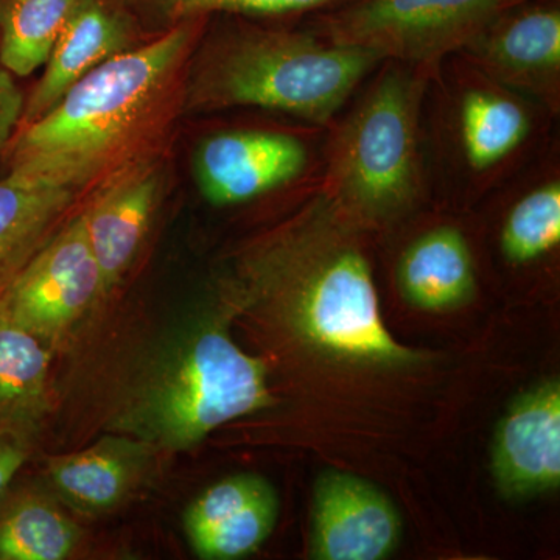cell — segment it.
<instances>
[{
	"label": "cell",
	"mask_w": 560,
	"mask_h": 560,
	"mask_svg": "<svg viewBox=\"0 0 560 560\" xmlns=\"http://www.w3.org/2000/svg\"><path fill=\"white\" fill-rule=\"evenodd\" d=\"M315 206L311 223L249 257L248 279L287 289L302 334L331 355L388 366L418 360L383 324L370 261L329 223L326 195Z\"/></svg>",
	"instance_id": "cell-3"
},
{
	"label": "cell",
	"mask_w": 560,
	"mask_h": 560,
	"mask_svg": "<svg viewBox=\"0 0 560 560\" xmlns=\"http://www.w3.org/2000/svg\"><path fill=\"white\" fill-rule=\"evenodd\" d=\"M267 366L219 324L179 334L139 378L116 418L119 433L158 452L190 451L223 423L271 407Z\"/></svg>",
	"instance_id": "cell-4"
},
{
	"label": "cell",
	"mask_w": 560,
	"mask_h": 560,
	"mask_svg": "<svg viewBox=\"0 0 560 560\" xmlns=\"http://www.w3.org/2000/svg\"><path fill=\"white\" fill-rule=\"evenodd\" d=\"M467 69V75L445 90L441 142L460 180H495L529 145L534 110L525 95L489 79L469 61Z\"/></svg>",
	"instance_id": "cell-8"
},
{
	"label": "cell",
	"mask_w": 560,
	"mask_h": 560,
	"mask_svg": "<svg viewBox=\"0 0 560 560\" xmlns=\"http://www.w3.org/2000/svg\"><path fill=\"white\" fill-rule=\"evenodd\" d=\"M383 66L335 127L324 176L335 208L372 220L407 209L422 191L420 109L440 70Z\"/></svg>",
	"instance_id": "cell-5"
},
{
	"label": "cell",
	"mask_w": 560,
	"mask_h": 560,
	"mask_svg": "<svg viewBox=\"0 0 560 560\" xmlns=\"http://www.w3.org/2000/svg\"><path fill=\"white\" fill-rule=\"evenodd\" d=\"M18 475L0 493V560L69 559L80 545V526L44 482Z\"/></svg>",
	"instance_id": "cell-18"
},
{
	"label": "cell",
	"mask_w": 560,
	"mask_h": 560,
	"mask_svg": "<svg viewBox=\"0 0 560 560\" xmlns=\"http://www.w3.org/2000/svg\"><path fill=\"white\" fill-rule=\"evenodd\" d=\"M160 198L154 172L136 173L110 187L81 213L92 254L109 293L135 264Z\"/></svg>",
	"instance_id": "cell-16"
},
{
	"label": "cell",
	"mask_w": 560,
	"mask_h": 560,
	"mask_svg": "<svg viewBox=\"0 0 560 560\" xmlns=\"http://www.w3.org/2000/svg\"><path fill=\"white\" fill-rule=\"evenodd\" d=\"M131 47L130 20L124 10L109 0H81L54 44L43 75L25 98L20 127L54 108L90 70Z\"/></svg>",
	"instance_id": "cell-15"
},
{
	"label": "cell",
	"mask_w": 560,
	"mask_h": 560,
	"mask_svg": "<svg viewBox=\"0 0 560 560\" xmlns=\"http://www.w3.org/2000/svg\"><path fill=\"white\" fill-rule=\"evenodd\" d=\"M396 506L370 481L327 470L313 497L312 555L320 560H381L400 539Z\"/></svg>",
	"instance_id": "cell-11"
},
{
	"label": "cell",
	"mask_w": 560,
	"mask_h": 560,
	"mask_svg": "<svg viewBox=\"0 0 560 560\" xmlns=\"http://www.w3.org/2000/svg\"><path fill=\"white\" fill-rule=\"evenodd\" d=\"M492 474L508 499H528L560 485V383L525 390L497 427Z\"/></svg>",
	"instance_id": "cell-12"
},
{
	"label": "cell",
	"mask_w": 560,
	"mask_h": 560,
	"mask_svg": "<svg viewBox=\"0 0 560 560\" xmlns=\"http://www.w3.org/2000/svg\"><path fill=\"white\" fill-rule=\"evenodd\" d=\"M32 440L16 434H0V493L31 458Z\"/></svg>",
	"instance_id": "cell-25"
},
{
	"label": "cell",
	"mask_w": 560,
	"mask_h": 560,
	"mask_svg": "<svg viewBox=\"0 0 560 560\" xmlns=\"http://www.w3.org/2000/svg\"><path fill=\"white\" fill-rule=\"evenodd\" d=\"M81 0H0V61L14 77L46 65Z\"/></svg>",
	"instance_id": "cell-21"
},
{
	"label": "cell",
	"mask_w": 560,
	"mask_h": 560,
	"mask_svg": "<svg viewBox=\"0 0 560 560\" xmlns=\"http://www.w3.org/2000/svg\"><path fill=\"white\" fill-rule=\"evenodd\" d=\"M197 21L183 22L90 70L54 108L18 128L5 150L9 172L86 183L178 69Z\"/></svg>",
	"instance_id": "cell-2"
},
{
	"label": "cell",
	"mask_w": 560,
	"mask_h": 560,
	"mask_svg": "<svg viewBox=\"0 0 560 560\" xmlns=\"http://www.w3.org/2000/svg\"><path fill=\"white\" fill-rule=\"evenodd\" d=\"M14 79L16 77L0 61V156L20 128L24 113L25 97Z\"/></svg>",
	"instance_id": "cell-24"
},
{
	"label": "cell",
	"mask_w": 560,
	"mask_h": 560,
	"mask_svg": "<svg viewBox=\"0 0 560 560\" xmlns=\"http://www.w3.org/2000/svg\"><path fill=\"white\" fill-rule=\"evenodd\" d=\"M106 294L83 215L54 232L0 290L11 319L51 349L61 345Z\"/></svg>",
	"instance_id": "cell-7"
},
{
	"label": "cell",
	"mask_w": 560,
	"mask_h": 560,
	"mask_svg": "<svg viewBox=\"0 0 560 560\" xmlns=\"http://www.w3.org/2000/svg\"><path fill=\"white\" fill-rule=\"evenodd\" d=\"M523 0H348L316 14L312 31L382 61L440 69Z\"/></svg>",
	"instance_id": "cell-6"
},
{
	"label": "cell",
	"mask_w": 560,
	"mask_h": 560,
	"mask_svg": "<svg viewBox=\"0 0 560 560\" xmlns=\"http://www.w3.org/2000/svg\"><path fill=\"white\" fill-rule=\"evenodd\" d=\"M121 10H130L147 24L171 31L183 22L201 20L209 14L238 16H285V14L320 13L348 0H117Z\"/></svg>",
	"instance_id": "cell-23"
},
{
	"label": "cell",
	"mask_w": 560,
	"mask_h": 560,
	"mask_svg": "<svg viewBox=\"0 0 560 560\" xmlns=\"http://www.w3.org/2000/svg\"><path fill=\"white\" fill-rule=\"evenodd\" d=\"M383 62L370 50L313 31L241 25L202 47L187 79L184 106L191 113L278 110L324 127Z\"/></svg>",
	"instance_id": "cell-1"
},
{
	"label": "cell",
	"mask_w": 560,
	"mask_h": 560,
	"mask_svg": "<svg viewBox=\"0 0 560 560\" xmlns=\"http://www.w3.org/2000/svg\"><path fill=\"white\" fill-rule=\"evenodd\" d=\"M311 150L300 136L270 130L221 131L202 140L195 176L210 205H243L305 175Z\"/></svg>",
	"instance_id": "cell-10"
},
{
	"label": "cell",
	"mask_w": 560,
	"mask_h": 560,
	"mask_svg": "<svg viewBox=\"0 0 560 560\" xmlns=\"http://www.w3.org/2000/svg\"><path fill=\"white\" fill-rule=\"evenodd\" d=\"M50 349L0 305V434L28 438L50 410Z\"/></svg>",
	"instance_id": "cell-20"
},
{
	"label": "cell",
	"mask_w": 560,
	"mask_h": 560,
	"mask_svg": "<svg viewBox=\"0 0 560 560\" xmlns=\"http://www.w3.org/2000/svg\"><path fill=\"white\" fill-rule=\"evenodd\" d=\"M156 453L138 438L108 434L83 451L47 460L43 482L69 510L108 514L140 488Z\"/></svg>",
	"instance_id": "cell-14"
},
{
	"label": "cell",
	"mask_w": 560,
	"mask_h": 560,
	"mask_svg": "<svg viewBox=\"0 0 560 560\" xmlns=\"http://www.w3.org/2000/svg\"><path fill=\"white\" fill-rule=\"evenodd\" d=\"M397 283L405 300L423 311L464 304L475 290V267L463 232L436 226L419 235L400 256Z\"/></svg>",
	"instance_id": "cell-19"
},
{
	"label": "cell",
	"mask_w": 560,
	"mask_h": 560,
	"mask_svg": "<svg viewBox=\"0 0 560 560\" xmlns=\"http://www.w3.org/2000/svg\"><path fill=\"white\" fill-rule=\"evenodd\" d=\"M508 210L500 249L512 265L544 259L560 245V178L558 173L534 179Z\"/></svg>",
	"instance_id": "cell-22"
},
{
	"label": "cell",
	"mask_w": 560,
	"mask_h": 560,
	"mask_svg": "<svg viewBox=\"0 0 560 560\" xmlns=\"http://www.w3.org/2000/svg\"><path fill=\"white\" fill-rule=\"evenodd\" d=\"M79 184L40 173L0 178V290L54 234Z\"/></svg>",
	"instance_id": "cell-17"
},
{
	"label": "cell",
	"mask_w": 560,
	"mask_h": 560,
	"mask_svg": "<svg viewBox=\"0 0 560 560\" xmlns=\"http://www.w3.org/2000/svg\"><path fill=\"white\" fill-rule=\"evenodd\" d=\"M459 54L489 79L559 114V0H523L490 22Z\"/></svg>",
	"instance_id": "cell-9"
},
{
	"label": "cell",
	"mask_w": 560,
	"mask_h": 560,
	"mask_svg": "<svg viewBox=\"0 0 560 560\" xmlns=\"http://www.w3.org/2000/svg\"><path fill=\"white\" fill-rule=\"evenodd\" d=\"M279 517L275 488L254 474L224 478L191 501L184 529L205 560L248 558L271 536Z\"/></svg>",
	"instance_id": "cell-13"
}]
</instances>
